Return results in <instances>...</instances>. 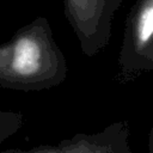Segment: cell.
Instances as JSON below:
<instances>
[{"instance_id":"2","label":"cell","mask_w":153,"mask_h":153,"mask_svg":"<svg viewBox=\"0 0 153 153\" xmlns=\"http://www.w3.org/2000/svg\"><path fill=\"white\" fill-rule=\"evenodd\" d=\"M117 61L120 75L126 81L153 71V0L133 4Z\"/></svg>"},{"instance_id":"3","label":"cell","mask_w":153,"mask_h":153,"mask_svg":"<svg viewBox=\"0 0 153 153\" xmlns=\"http://www.w3.org/2000/svg\"><path fill=\"white\" fill-rule=\"evenodd\" d=\"M65 16L78 38L84 55L92 57L111 37L115 13L123 0H62Z\"/></svg>"},{"instance_id":"4","label":"cell","mask_w":153,"mask_h":153,"mask_svg":"<svg viewBox=\"0 0 153 153\" xmlns=\"http://www.w3.org/2000/svg\"><path fill=\"white\" fill-rule=\"evenodd\" d=\"M0 153H131V149L128 124L126 121H117L99 131L78 133L55 145L7 148Z\"/></svg>"},{"instance_id":"1","label":"cell","mask_w":153,"mask_h":153,"mask_svg":"<svg viewBox=\"0 0 153 153\" xmlns=\"http://www.w3.org/2000/svg\"><path fill=\"white\" fill-rule=\"evenodd\" d=\"M68 75L67 60L54 39L49 20L36 17L0 44V87L43 91L61 85Z\"/></svg>"},{"instance_id":"5","label":"cell","mask_w":153,"mask_h":153,"mask_svg":"<svg viewBox=\"0 0 153 153\" xmlns=\"http://www.w3.org/2000/svg\"><path fill=\"white\" fill-rule=\"evenodd\" d=\"M24 123L23 114L13 110H0V143L18 133Z\"/></svg>"}]
</instances>
